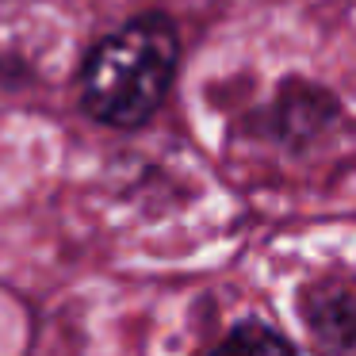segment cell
<instances>
[{"label":"cell","instance_id":"6da1fadb","mask_svg":"<svg viewBox=\"0 0 356 356\" xmlns=\"http://www.w3.org/2000/svg\"><path fill=\"white\" fill-rule=\"evenodd\" d=\"M180 65V39L169 16L146 12L96 42L81 70V108L104 127L131 131L157 115Z\"/></svg>","mask_w":356,"mask_h":356},{"label":"cell","instance_id":"7a4b0ae2","mask_svg":"<svg viewBox=\"0 0 356 356\" xmlns=\"http://www.w3.org/2000/svg\"><path fill=\"white\" fill-rule=\"evenodd\" d=\"M299 314L318 356H356V291L318 284L299 295Z\"/></svg>","mask_w":356,"mask_h":356},{"label":"cell","instance_id":"3957f363","mask_svg":"<svg viewBox=\"0 0 356 356\" xmlns=\"http://www.w3.org/2000/svg\"><path fill=\"white\" fill-rule=\"evenodd\" d=\"M337 96H330L318 85L291 81L276 100V134L291 146H299V142H310L314 134H322L337 119Z\"/></svg>","mask_w":356,"mask_h":356},{"label":"cell","instance_id":"277c9868","mask_svg":"<svg viewBox=\"0 0 356 356\" xmlns=\"http://www.w3.org/2000/svg\"><path fill=\"white\" fill-rule=\"evenodd\" d=\"M203 356H295L291 341L264 322H241Z\"/></svg>","mask_w":356,"mask_h":356}]
</instances>
